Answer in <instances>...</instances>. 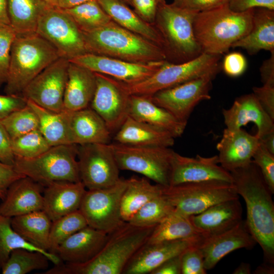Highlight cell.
I'll use <instances>...</instances> for the list:
<instances>
[{"label":"cell","instance_id":"6da1fadb","mask_svg":"<svg viewBox=\"0 0 274 274\" xmlns=\"http://www.w3.org/2000/svg\"><path fill=\"white\" fill-rule=\"evenodd\" d=\"M236 193L245 200L247 227L263 253L264 261L274 264V203L272 195L256 164L230 172Z\"/></svg>","mask_w":274,"mask_h":274},{"label":"cell","instance_id":"7a4b0ae2","mask_svg":"<svg viewBox=\"0 0 274 274\" xmlns=\"http://www.w3.org/2000/svg\"><path fill=\"white\" fill-rule=\"evenodd\" d=\"M155 226L138 227L123 222L109 232L100 251L81 263L61 262L44 274H122L129 261L147 242Z\"/></svg>","mask_w":274,"mask_h":274},{"label":"cell","instance_id":"3957f363","mask_svg":"<svg viewBox=\"0 0 274 274\" xmlns=\"http://www.w3.org/2000/svg\"><path fill=\"white\" fill-rule=\"evenodd\" d=\"M82 32L89 53L136 63L167 60L163 48L113 21L96 29Z\"/></svg>","mask_w":274,"mask_h":274},{"label":"cell","instance_id":"277c9868","mask_svg":"<svg viewBox=\"0 0 274 274\" xmlns=\"http://www.w3.org/2000/svg\"><path fill=\"white\" fill-rule=\"evenodd\" d=\"M253 10L236 12L227 4L197 13L193 30L202 53L220 55L247 35L252 25Z\"/></svg>","mask_w":274,"mask_h":274},{"label":"cell","instance_id":"5b68a950","mask_svg":"<svg viewBox=\"0 0 274 274\" xmlns=\"http://www.w3.org/2000/svg\"><path fill=\"white\" fill-rule=\"evenodd\" d=\"M59 57L56 49L37 33L17 34L11 50L6 94L21 95L39 73Z\"/></svg>","mask_w":274,"mask_h":274},{"label":"cell","instance_id":"8992f818","mask_svg":"<svg viewBox=\"0 0 274 274\" xmlns=\"http://www.w3.org/2000/svg\"><path fill=\"white\" fill-rule=\"evenodd\" d=\"M197 13L166 2L159 7L154 24L164 40L167 60L183 62L202 53L193 30Z\"/></svg>","mask_w":274,"mask_h":274},{"label":"cell","instance_id":"52a82bcc","mask_svg":"<svg viewBox=\"0 0 274 274\" xmlns=\"http://www.w3.org/2000/svg\"><path fill=\"white\" fill-rule=\"evenodd\" d=\"M220 55L202 53L197 57L180 63L165 60L152 75L140 82H121L129 95L151 96L156 92L219 71Z\"/></svg>","mask_w":274,"mask_h":274},{"label":"cell","instance_id":"ba28073f","mask_svg":"<svg viewBox=\"0 0 274 274\" xmlns=\"http://www.w3.org/2000/svg\"><path fill=\"white\" fill-rule=\"evenodd\" d=\"M14 167L42 186L55 182L81 181L76 145L51 146L31 158L15 157Z\"/></svg>","mask_w":274,"mask_h":274},{"label":"cell","instance_id":"9c48e42d","mask_svg":"<svg viewBox=\"0 0 274 274\" xmlns=\"http://www.w3.org/2000/svg\"><path fill=\"white\" fill-rule=\"evenodd\" d=\"M162 195L176 212L188 217L218 203L239 198L232 183L219 181L163 186Z\"/></svg>","mask_w":274,"mask_h":274},{"label":"cell","instance_id":"30bf717a","mask_svg":"<svg viewBox=\"0 0 274 274\" xmlns=\"http://www.w3.org/2000/svg\"><path fill=\"white\" fill-rule=\"evenodd\" d=\"M120 170L143 175L163 187L169 186L175 151L169 147H141L109 144Z\"/></svg>","mask_w":274,"mask_h":274},{"label":"cell","instance_id":"8fae6325","mask_svg":"<svg viewBox=\"0 0 274 274\" xmlns=\"http://www.w3.org/2000/svg\"><path fill=\"white\" fill-rule=\"evenodd\" d=\"M36 33L51 44L60 57L70 60L88 53L82 31L68 13L57 7L45 10Z\"/></svg>","mask_w":274,"mask_h":274},{"label":"cell","instance_id":"7c38bea8","mask_svg":"<svg viewBox=\"0 0 274 274\" xmlns=\"http://www.w3.org/2000/svg\"><path fill=\"white\" fill-rule=\"evenodd\" d=\"M127 179H121L108 188L86 190L79 210L88 226L108 233L123 222L121 199Z\"/></svg>","mask_w":274,"mask_h":274},{"label":"cell","instance_id":"4fadbf2b","mask_svg":"<svg viewBox=\"0 0 274 274\" xmlns=\"http://www.w3.org/2000/svg\"><path fill=\"white\" fill-rule=\"evenodd\" d=\"M77 160L81 181L88 190L109 187L120 179L109 144L77 145Z\"/></svg>","mask_w":274,"mask_h":274},{"label":"cell","instance_id":"5bb4252c","mask_svg":"<svg viewBox=\"0 0 274 274\" xmlns=\"http://www.w3.org/2000/svg\"><path fill=\"white\" fill-rule=\"evenodd\" d=\"M69 60L59 57L39 73L24 88L21 95L54 112L63 111V98Z\"/></svg>","mask_w":274,"mask_h":274},{"label":"cell","instance_id":"9a60e30c","mask_svg":"<svg viewBox=\"0 0 274 274\" xmlns=\"http://www.w3.org/2000/svg\"><path fill=\"white\" fill-rule=\"evenodd\" d=\"M215 76L207 75L159 91L150 97L156 105L187 122L195 107L201 101L211 99L210 91Z\"/></svg>","mask_w":274,"mask_h":274},{"label":"cell","instance_id":"2e32d148","mask_svg":"<svg viewBox=\"0 0 274 274\" xmlns=\"http://www.w3.org/2000/svg\"><path fill=\"white\" fill-rule=\"evenodd\" d=\"M94 73L96 86L91 108L101 117L111 132L117 131L128 116L130 95L121 81Z\"/></svg>","mask_w":274,"mask_h":274},{"label":"cell","instance_id":"e0dca14e","mask_svg":"<svg viewBox=\"0 0 274 274\" xmlns=\"http://www.w3.org/2000/svg\"><path fill=\"white\" fill-rule=\"evenodd\" d=\"M69 61L93 73L105 75L129 84L146 79L154 73L165 60L136 63L87 53Z\"/></svg>","mask_w":274,"mask_h":274},{"label":"cell","instance_id":"ac0fdd59","mask_svg":"<svg viewBox=\"0 0 274 274\" xmlns=\"http://www.w3.org/2000/svg\"><path fill=\"white\" fill-rule=\"evenodd\" d=\"M219 181L232 183L230 173L219 163L217 155L195 157L175 152L171 163L169 186L182 183Z\"/></svg>","mask_w":274,"mask_h":274},{"label":"cell","instance_id":"d6986e66","mask_svg":"<svg viewBox=\"0 0 274 274\" xmlns=\"http://www.w3.org/2000/svg\"><path fill=\"white\" fill-rule=\"evenodd\" d=\"M257 244L245 220L220 233L203 238L199 244L206 269L210 270L229 253L239 249H251Z\"/></svg>","mask_w":274,"mask_h":274},{"label":"cell","instance_id":"ffe728a7","mask_svg":"<svg viewBox=\"0 0 274 274\" xmlns=\"http://www.w3.org/2000/svg\"><path fill=\"white\" fill-rule=\"evenodd\" d=\"M202 237L146 243L129 261L122 273H150L167 260L181 255L189 247L199 243Z\"/></svg>","mask_w":274,"mask_h":274},{"label":"cell","instance_id":"44dd1931","mask_svg":"<svg viewBox=\"0 0 274 274\" xmlns=\"http://www.w3.org/2000/svg\"><path fill=\"white\" fill-rule=\"evenodd\" d=\"M259 144L256 134L252 135L242 128H226L216 146L219 163L229 172L245 167L252 162Z\"/></svg>","mask_w":274,"mask_h":274},{"label":"cell","instance_id":"7402d4cb","mask_svg":"<svg viewBox=\"0 0 274 274\" xmlns=\"http://www.w3.org/2000/svg\"><path fill=\"white\" fill-rule=\"evenodd\" d=\"M42 185L28 177L21 178L9 187L0 204V214L12 218L43 210Z\"/></svg>","mask_w":274,"mask_h":274},{"label":"cell","instance_id":"603a6c76","mask_svg":"<svg viewBox=\"0 0 274 274\" xmlns=\"http://www.w3.org/2000/svg\"><path fill=\"white\" fill-rule=\"evenodd\" d=\"M226 128L238 129L250 122L257 128L256 134L260 137L274 129L273 120L262 109L253 93L237 97L230 108L222 110Z\"/></svg>","mask_w":274,"mask_h":274},{"label":"cell","instance_id":"cb8c5ba5","mask_svg":"<svg viewBox=\"0 0 274 274\" xmlns=\"http://www.w3.org/2000/svg\"><path fill=\"white\" fill-rule=\"evenodd\" d=\"M190 220L203 236L226 231L242 220V207L239 198L214 204L191 216Z\"/></svg>","mask_w":274,"mask_h":274},{"label":"cell","instance_id":"d4e9b609","mask_svg":"<svg viewBox=\"0 0 274 274\" xmlns=\"http://www.w3.org/2000/svg\"><path fill=\"white\" fill-rule=\"evenodd\" d=\"M45 186L43 211L52 221L79 210L86 191L81 181L55 182Z\"/></svg>","mask_w":274,"mask_h":274},{"label":"cell","instance_id":"484cf974","mask_svg":"<svg viewBox=\"0 0 274 274\" xmlns=\"http://www.w3.org/2000/svg\"><path fill=\"white\" fill-rule=\"evenodd\" d=\"M67 111L71 144H109L111 132L104 120L93 109L88 107Z\"/></svg>","mask_w":274,"mask_h":274},{"label":"cell","instance_id":"4316f807","mask_svg":"<svg viewBox=\"0 0 274 274\" xmlns=\"http://www.w3.org/2000/svg\"><path fill=\"white\" fill-rule=\"evenodd\" d=\"M108 235L105 231L87 226L62 242L55 254L64 262H86L100 251L107 239Z\"/></svg>","mask_w":274,"mask_h":274},{"label":"cell","instance_id":"83f0119b","mask_svg":"<svg viewBox=\"0 0 274 274\" xmlns=\"http://www.w3.org/2000/svg\"><path fill=\"white\" fill-rule=\"evenodd\" d=\"M128 116L164 130L175 138L182 135L187 123L156 105L149 96L130 95Z\"/></svg>","mask_w":274,"mask_h":274},{"label":"cell","instance_id":"f1b7e54d","mask_svg":"<svg viewBox=\"0 0 274 274\" xmlns=\"http://www.w3.org/2000/svg\"><path fill=\"white\" fill-rule=\"evenodd\" d=\"M175 138L169 132L128 116L116 131L117 143L134 146L170 147Z\"/></svg>","mask_w":274,"mask_h":274},{"label":"cell","instance_id":"f546056e","mask_svg":"<svg viewBox=\"0 0 274 274\" xmlns=\"http://www.w3.org/2000/svg\"><path fill=\"white\" fill-rule=\"evenodd\" d=\"M96 86L94 73L69 61L63 98L64 109L76 111L88 108L94 96Z\"/></svg>","mask_w":274,"mask_h":274},{"label":"cell","instance_id":"4dcf8cb0","mask_svg":"<svg viewBox=\"0 0 274 274\" xmlns=\"http://www.w3.org/2000/svg\"><path fill=\"white\" fill-rule=\"evenodd\" d=\"M97 1L114 22L150 41L165 51L164 40L155 25L142 19L125 3L121 0Z\"/></svg>","mask_w":274,"mask_h":274},{"label":"cell","instance_id":"1f68e13d","mask_svg":"<svg viewBox=\"0 0 274 274\" xmlns=\"http://www.w3.org/2000/svg\"><path fill=\"white\" fill-rule=\"evenodd\" d=\"M231 47L245 49L250 54L261 50H274V10L265 8L253 10L252 25L249 33Z\"/></svg>","mask_w":274,"mask_h":274},{"label":"cell","instance_id":"d6a6232c","mask_svg":"<svg viewBox=\"0 0 274 274\" xmlns=\"http://www.w3.org/2000/svg\"><path fill=\"white\" fill-rule=\"evenodd\" d=\"M52 221L43 210L11 218L14 230L25 241L49 252Z\"/></svg>","mask_w":274,"mask_h":274},{"label":"cell","instance_id":"836d02e7","mask_svg":"<svg viewBox=\"0 0 274 274\" xmlns=\"http://www.w3.org/2000/svg\"><path fill=\"white\" fill-rule=\"evenodd\" d=\"M163 186L153 185L145 178L127 179L121 199L122 220L128 222L145 203L162 194Z\"/></svg>","mask_w":274,"mask_h":274},{"label":"cell","instance_id":"e575fe53","mask_svg":"<svg viewBox=\"0 0 274 274\" xmlns=\"http://www.w3.org/2000/svg\"><path fill=\"white\" fill-rule=\"evenodd\" d=\"M49 6L43 0H7L11 26L17 34L36 32L40 18Z\"/></svg>","mask_w":274,"mask_h":274},{"label":"cell","instance_id":"d590c367","mask_svg":"<svg viewBox=\"0 0 274 274\" xmlns=\"http://www.w3.org/2000/svg\"><path fill=\"white\" fill-rule=\"evenodd\" d=\"M27 100L38 116L39 129L51 146L71 144L66 110L54 112Z\"/></svg>","mask_w":274,"mask_h":274},{"label":"cell","instance_id":"8d00e7d4","mask_svg":"<svg viewBox=\"0 0 274 274\" xmlns=\"http://www.w3.org/2000/svg\"><path fill=\"white\" fill-rule=\"evenodd\" d=\"M203 236L192 224L190 217L174 211L157 224L147 244L189 239Z\"/></svg>","mask_w":274,"mask_h":274},{"label":"cell","instance_id":"74e56055","mask_svg":"<svg viewBox=\"0 0 274 274\" xmlns=\"http://www.w3.org/2000/svg\"><path fill=\"white\" fill-rule=\"evenodd\" d=\"M19 248L42 253L54 265L61 262L56 254L39 249L25 241L12 228L11 218L0 214V270L7 262L12 251Z\"/></svg>","mask_w":274,"mask_h":274},{"label":"cell","instance_id":"f35d334b","mask_svg":"<svg viewBox=\"0 0 274 274\" xmlns=\"http://www.w3.org/2000/svg\"><path fill=\"white\" fill-rule=\"evenodd\" d=\"M49 258L38 251L19 248L14 250L2 267L3 274H26L48 268Z\"/></svg>","mask_w":274,"mask_h":274},{"label":"cell","instance_id":"ab89813d","mask_svg":"<svg viewBox=\"0 0 274 274\" xmlns=\"http://www.w3.org/2000/svg\"><path fill=\"white\" fill-rule=\"evenodd\" d=\"M64 10L82 32L96 29L113 21L97 1L87 2Z\"/></svg>","mask_w":274,"mask_h":274},{"label":"cell","instance_id":"60d3db41","mask_svg":"<svg viewBox=\"0 0 274 274\" xmlns=\"http://www.w3.org/2000/svg\"><path fill=\"white\" fill-rule=\"evenodd\" d=\"M87 226L86 219L79 210L52 221L49 252L55 254L62 242Z\"/></svg>","mask_w":274,"mask_h":274},{"label":"cell","instance_id":"b9f144b4","mask_svg":"<svg viewBox=\"0 0 274 274\" xmlns=\"http://www.w3.org/2000/svg\"><path fill=\"white\" fill-rule=\"evenodd\" d=\"M174 211L161 194L145 203L128 222L138 227L156 226Z\"/></svg>","mask_w":274,"mask_h":274},{"label":"cell","instance_id":"7bdbcfd3","mask_svg":"<svg viewBox=\"0 0 274 274\" xmlns=\"http://www.w3.org/2000/svg\"><path fill=\"white\" fill-rule=\"evenodd\" d=\"M11 139L38 129L39 122L33 110L28 105L1 120Z\"/></svg>","mask_w":274,"mask_h":274},{"label":"cell","instance_id":"ee69618b","mask_svg":"<svg viewBox=\"0 0 274 274\" xmlns=\"http://www.w3.org/2000/svg\"><path fill=\"white\" fill-rule=\"evenodd\" d=\"M11 143L15 157L21 158L37 157L51 147L39 129L11 139Z\"/></svg>","mask_w":274,"mask_h":274},{"label":"cell","instance_id":"f6af8a7d","mask_svg":"<svg viewBox=\"0 0 274 274\" xmlns=\"http://www.w3.org/2000/svg\"><path fill=\"white\" fill-rule=\"evenodd\" d=\"M16 36L11 25L0 24V86L7 79L11 47Z\"/></svg>","mask_w":274,"mask_h":274},{"label":"cell","instance_id":"bcb514c9","mask_svg":"<svg viewBox=\"0 0 274 274\" xmlns=\"http://www.w3.org/2000/svg\"><path fill=\"white\" fill-rule=\"evenodd\" d=\"M252 162L258 167L268 188L274 193V154L269 152L260 143L255 151Z\"/></svg>","mask_w":274,"mask_h":274},{"label":"cell","instance_id":"7dc6e473","mask_svg":"<svg viewBox=\"0 0 274 274\" xmlns=\"http://www.w3.org/2000/svg\"><path fill=\"white\" fill-rule=\"evenodd\" d=\"M200 242L189 247L181 254V274L207 273L203 256L199 247Z\"/></svg>","mask_w":274,"mask_h":274},{"label":"cell","instance_id":"c3c4849f","mask_svg":"<svg viewBox=\"0 0 274 274\" xmlns=\"http://www.w3.org/2000/svg\"><path fill=\"white\" fill-rule=\"evenodd\" d=\"M131 2L134 11L142 19L154 24L159 7L166 2L165 0H131Z\"/></svg>","mask_w":274,"mask_h":274},{"label":"cell","instance_id":"681fc988","mask_svg":"<svg viewBox=\"0 0 274 274\" xmlns=\"http://www.w3.org/2000/svg\"><path fill=\"white\" fill-rule=\"evenodd\" d=\"M247 62L245 57L237 52L226 55L223 60L222 67L224 73L232 77L242 75L246 70Z\"/></svg>","mask_w":274,"mask_h":274},{"label":"cell","instance_id":"f907efd6","mask_svg":"<svg viewBox=\"0 0 274 274\" xmlns=\"http://www.w3.org/2000/svg\"><path fill=\"white\" fill-rule=\"evenodd\" d=\"M229 0H173L174 5L196 12L211 10L227 4Z\"/></svg>","mask_w":274,"mask_h":274},{"label":"cell","instance_id":"816d5d0a","mask_svg":"<svg viewBox=\"0 0 274 274\" xmlns=\"http://www.w3.org/2000/svg\"><path fill=\"white\" fill-rule=\"evenodd\" d=\"M253 93L262 109L274 120V86L263 84L254 87Z\"/></svg>","mask_w":274,"mask_h":274},{"label":"cell","instance_id":"f5cc1de1","mask_svg":"<svg viewBox=\"0 0 274 274\" xmlns=\"http://www.w3.org/2000/svg\"><path fill=\"white\" fill-rule=\"evenodd\" d=\"M27 100L21 95L0 94V120L25 107Z\"/></svg>","mask_w":274,"mask_h":274},{"label":"cell","instance_id":"db71d44e","mask_svg":"<svg viewBox=\"0 0 274 274\" xmlns=\"http://www.w3.org/2000/svg\"><path fill=\"white\" fill-rule=\"evenodd\" d=\"M24 177L13 165L0 161V199L3 200L5 198L9 187L13 182Z\"/></svg>","mask_w":274,"mask_h":274},{"label":"cell","instance_id":"11a10c76","mask_svg":"<svg viewBox=\"0 0 274 274\" xmlns=\"http://www.w3.org/2000/svg\"><path fill=\"white\" fill-rule=\"evenodd\" d=\"M229 8L236 12H243L255 8L274 10V0H229Z\"/></svg>","mask_w":274,"mask_h":274},{"label":"cell","instance_id":"9f6ffc18","mask_svg":"<svg viewBox=\"0 0 274 274\" xmlns=\"http://www.w3.org/2000/svg\"><path fill=\"white\" fill-rule=\"evenodd\" d=\"M15 158L11 139L0 120V161L14 166Z\"/></svg>","mask_w":274,"mask_h":274},{"label":"cell","instance_id":"6f0895ef","mask_svg":"<svg viewBox=\"0 0 274 274\" xmlns=\"http://www.w3.org/2000/svg\"><path fill=\"white\" fill-rule=\"evenodd\" d=\"M150 274H181V255L167 260Z\"/></svg>","mask_w":274,"mask_h":274},{"label":"cell","instance_id":"680465c9","mask_svg":"<svg viewBox=\"0 0 274 274\" xmlns=\"http://www.w3.org/2000/svg\"><path fill=\"white\" fill-rule=\"evenodd\" d=\"M270 53V57L261 65L260 72L263 85L274 86V50Z\"/></svg>","mask_w":274,"mask_h":274},{"label":"cell","instance_id":"91938a15","mask_svg":"<svg viewBox=\"0 0 274 274\" xmlns=\"http://www.w3.org/2000/svg\"><path fill=\"white\" fill-rule=\"evenodd\" d=\"M260 144L269 152L274 154V129L259 138Z\"/></svg>","mask_w":274,"mask_h":274},{"label":"cell","instance_id":"94428289","mask_svg":"<svg viewBox=\"0 0 274 274\" xmlns=\"http://www.w3.org/2000/svg\"><path fill=\"white\" fill-rule=\"evenodd\" d=\"M91 1L97 0H58L57 7L67 9Z\"/></svg>","mask_w":274,"mask_h":274},{"label":"cell","instance_id":"6125c7cd","mask_svg":"<svg viewBox=\"0 0 274 274\" xmlns=\"http://www.w3.org/2000/svg\"><path fill=\"white\" fill-rule=\"evenodd\" d=\"M0 24L10 25L7 9V0H0Z\"/></svg>","mask_w":274,"mask_h":274},{"label":"cell","instance_id":"be15d7a7","mask_svg":"<svg viewBox=\"0 0 274 274\" xmlns=\"http://www.w3.org/2000/svg\"><path fill=\"white\" fill-rule=\"evenodd\" d=\"M255 274H273V264L264 261L254 271Z\"/></svg>","mask_w":274,"mask_h":274},{"label":"cell","instance_id":"e7e4bbea","mask_svg":"<svg viewBox=\"0 0 274 274\" xmlns=\"http://www.w3.org/2000/svg\"><path fill=\"white\" fill-rule=\"evenodd\" d=\"M233 274H250L251 268L249 263H241L233 271Z\"/></svg>","mask_w":274,"mask_h":274},{"label":"cell","instance_id":"03108f58","mask_svg":"<svg viewBox=\"0 0 274 274\" xmlns=\"http://www.w3.org/2000/svg\"><path fill=\"white\" fill-rule=\"evenodd\" d=\"M48 6L50 7H57L58 0H43Z\"/></svg>","mask_w":274,"mask_h":274},{"label":"cell","instance_id":"003e7915","mask_svg":"<svg viewBox=\"0 0 274 274\" xmlns=\"http://www.w3.org/2000/svg\"><path fill=\"white\" fill-rule=\"evenodd\" d=\"M121 1L125 3L128 5H130L132 6L131 0H121Z\"/></svg>","mask_w":274,"mask_h":274}]
</instances>
